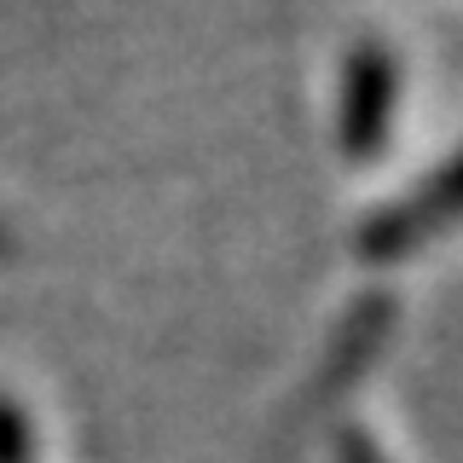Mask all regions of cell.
Masks as SVG:
<instances>
[{
	"instance_id": "obj_3",
	"label": "cell",
	"mask_w": 463,
	"mask_h": 463,
	"mask_svg": "<svg viewBox=\"0 0 463 463\" xmlns=\"http://www.w3.org/2000/svg\"><path fill=\"white\" fill-rule=\"evenodd\" d=\"M388 325H394V301H388V296H365V301H359V307L347 313V325L336 330V347H330V359L318 365L313 388L301 394L296 417H307V411H318L325 400H336L342 388H354L359 371L376 359V347L388 342Z\"/></svg>"
},
{
	"instance_id": "obj_5",
	"label": "cell",
	"mask_w": 463,
	"mask_h": 463,
	"mask_svg": "<svg viewBox=\"0 0 463 463\" xmlns=\"http://www.w3.org/2000/svg\"><path fill=\"white\" fill-rule=\"evenodd\" d=\"M336 458H342V463H388V458H383V446H376L365 429H354V423L336 434Z\"/></svg>"
},
{
	"instance_id": "obj_1",
	"label": "cell",
	"mask_w": 463,
	"mask_h": 463,
	"mask_svg": "<svg viewBox=\"0 0 463 463\" xmlns=\"http://www.w3.org/2000/svg\"><path fill=\"white\" fill-rule=\"evenodd\" d=\"M463 221V151L446 156L423 185H411L405 197L383 203L376 214H365L354 232V250L365 260H405L423 243H434L440 232H452Z\"/></svg>"
},
{
	"instance_id": "obj_4",
	"label": "cell",
	"mask_w": 463,
	"mask_h": 463,
	"mask_svg": "<svg viewBox=\"0 0 463 463\" xmlns=\"http://www.w3.org/2000/svg\"><path fill=\"white\" fill-rule=\"evenodd\" d=\"M35 458V434H29V417L12 400H0V463H29Z\"/></svg>"
},
{
	"instance_id": "obj_2",
	"label": "cell",
	"mask_w": 463,
	"mask_h": 463,
	"mask_svg": "<svg viewBox=\"0 0 463 463\" xmlns=\"http://www.w3.org/2000/svg\"><path fill=\"white\" fill-rule=\"evenodd\" d=\"M394 105H400V64L388 58L383 41H359L342 70V110H336L342 151L354 163L383 156L388 128H394Z\"/></svg>"
}]
</instances>
